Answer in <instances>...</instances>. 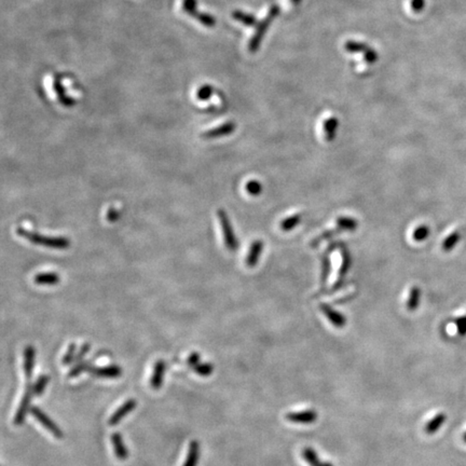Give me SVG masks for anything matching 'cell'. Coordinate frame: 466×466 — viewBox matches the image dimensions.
<instances>
[{
    "label": "cell",
    "instance_id": "603a6c76",
    "mask_svg": "<svg viewBox=\"0 0 466 466\" xmlns=\"http://www.w3.org/2000/svg\"><path fill=\"white\" fill-rule=\"evenodd\" d=\"M446 421V414L445 413H438L437 416L434 417L432 420H430L427 424L425 425V432L429 434V435H432V434H435L440 427H442Z\"/></svg>",
    "mask_w": 466,
    "mask_h": 466
},
{
    "label": "cell",
    "instance_id": "7a4b0ae2",
    "mask_svg": "<svg viewBox=\"0 0 466 466\" xmlns=\"http://www.w3.org/2000/svg\"><path fill=\"white\" fill-rule=\"evenodd\" d=\"M219 223L222 231V237L225 240V245L230 252H237L239 248V241L237 235L234 233V229L231 225V221L229 219V216L225 209H218L217 212Z\"/></svg>",
    "mask_w": 466,
    "mask_h": 466
},
{
    "label": "cell",
    "instance_id": "e0dca14e",
    "mask_svg": "<svg viewBox=\"0 0 466 466\" xmlns=\"http://www.w3.org/2000/svg\"><path fill=\"white\" fill-rule=\"evenodd\" d=\"M61 280L56 272H40L35 276L34 282L38 285H55Z\"/></svg>",
    "mask_w": 466,
    "mask_h": 466
},
{
    "label": "cell",
    "instance_id": "5bb4252c",
    "mask_svg": "<svg viewBox=\"0 0 466 466\" xmlns=\"http://www.w3.org/2000/svg\"><path fill=\"white\" fill-rule=\"evenodd\" d=\"M234 129H235V124L233 122H228L217 127H214V129L212 130H208L205 133H203L202 137L207 138V139H214V138H218L221 136H227L229 135V134L234 132Z\"/></svg>",
    "mask_w": 466,
    "mask_h": 466
},
{
    "label": "cell",
    "instance_id": "8fae6325",
    "mask_svg": "<svg viewBox=\"0 0 466 466\" xmlns=\"http://www.w3.org/2000/svg\"><path fill=\"white\" fill-rule=\"evenodd\" d=\"M89 373L98 376V378H118L122 374V369L117 365H109L105 367H91Z\"/></svg>",
    "mask_w": 466,
    "mask_h": 466
},
{
    "label": "cell",
    "instance_id": "2e32d148",
    "mask_svg": "<svg viewBox=\"0 0 466 466\" xmlns=\"http://www.w3.org/2000/svg\"><path fill=\"white\" fill-rule=\"evenodd\" d=\"M111 443L114 448V453L119 461H125L129 457V452H127L126 447L123 443L122 435L120 433H113L111 435Z\"/></svg>",
    "mask_w": 466,
    "mask_h": 466
},
{
    "label": "cell",
    "instance_id": "30bf717a",
    "mask_svg": "<svg viewBox=\"0 0 466 466\" xmlns=\"http://www.w3.org/2000/svg\"><path fill=\"white\" fill-rule=\"evenodd\" d=\"M24 361H23V369H24V373L25 376H26L27 380L29 381L31 375H33L34 373V367H35V360H36V350L33 346H27L24 349Z\"/></svg>",
    "mask_w": 466,
    "mask_h": 466
},
{
    "label": "cell",
    "instance_id": "8992f818",
    "mask_svg": "<svg viewBox=\"0 0 466 466\" xmlns=\"http://www.w3.org/2000/svg\"><path fill=\"white\" fill-rule=\"evenodd\" d=\"M30 412L31 414H33V416L39 421V422L41 423V425H43L44 427H46V429L51 433V434H53V435L56 437V438H62L63 437V432L62 430L60 429L59 426H57L55 423H54V421L53 420H51L46 413H44L40 408H38V407H31L30 408Z\"/></svg>",
    "mask_w": 466,
    "mask_h": 466
},
{
    "label": "cell",
    "instance_id": "4fadbf2b",
    "mask_svg": "<svg viewBox=\"0 0 466 466\" xmlns=\"http://www.w3.org/2000/svg\"><path fill=\"white\" fill-rule=\"evenodd\" d=\"M165 369H167L165 362L162 360L157 361V363L155 364V367H153V373H152L151 380H150V385L153 390H159V388L162 386Z\"/></svg>",
    "mask_w": 466,
    "mask_h": 466
},
{
    "label": "cell",
    "instance_id": "4316f807",
    "mask_svg": "<svg viewBox=\"0 0 466 466\" xmlns=\"http://www.w3.org/2000/svg\"><path fill=\"white\" fill-rule=\"evenodd\" d=\"M322 270H321V285L324 286L325 283L327 282V280L329 278L330 274V268H331V263L329 256H327V254H325L323 258H322Z\"/></svg>",
    "mask_w": 466,
    "mask_h": 466
},
{
    "label": "cell",
    "instance_id": "83f0119b",
    "mask_svg": "<svg viewBox=\"0 0 466 466\" xmlns=\"http://www.w3.org/2000/svg\"><path fill=\"white\" fill-rule=\"evenodd\" d=\"M263 185H261L260 182L256 180H252L248 181L245 185V190L248 194H251L253 196H258L261 193H263Z\"/></svg>",
    "mask_w": 466,
    "mask_h": 466
},
{
    "label": "cell",
    "instance_id": "cb8c5ba5",
    "mask_svg": "<svg viewBox=\"0 0 466 466\" xmlns=\"http://www.w3.org/2000/svg\"><path fill=\"white\" fill-rule=\"evenodd\" d=\"M340 232H342V231H341V230H340L339 228H337V227L334 228V229L326 230V231H324V232H322L321 234H318L317 237H315L313 240H312V241L310 242V245H311L312 247H315V246H317V245H320V244L322 243V242L331 239L333 237H335V235L339 234Z\"/></svg>",
    "mask_w": 466,
    "mask_h": 466
},
{
    "label": "cell",
    "instance_id": "74e56055",
    "mask_svg": "<svg viewBox=\"0 0 466 466\" xmlns=\"http://www.w3.org/2000/svg\"><path fill=\"white\" fill-rule=\"evenodd\" d=\"M118 219H119V212L116 208L110 207L107 212V220L110 221V222H113V221H116Z\"/></svg>",
    "mask_w": 466,
    "mask_h": 466
},
{
    "label": "cell",
    "instance_id": "4dcf8cb0",
    "mask_svg": "<svg viewBox=\"0 0 466 466\" xmlns=\"http://www.w3.org/2000/svg\"><path fill=\"white\" fill-rule=\"evenodd\" d=\"M195 373L202 376H208L213 373L214 372V366L210 363H200L199 365L195 366L194 368Z\"/></svg>",
    "mask_w": 466,
    "mask_h": 466
},
{
    "label": "cell",
    "instance_id": "ffe728a7",
    "mask_svg": "<svg viewBox=\"0 0 466 466\" xmlns=\"http://www.w3.org/2000/svg\"><path fill=\"white\" fill-rule=\"evenodd\" d=\"M336 227L339 228L341 231H355L359 227V221L352 217L339 216L336 220Z\"/></svg>",
    "mask_w": 466,
    "mask_h": 466
},
{
    "label": "cell",
    "instance_id": "d4e9b609",
    "mask_svg": "<svg viewBox=\"0 0 466 466\" xmlns=\"http://www.w3.org/2000/svg\"><path fill=\"white\" fill-rule=\"evenodd\" d=\"M460 240H461V233L458 231L452 232L450 235H448V237L444 240L443 245H442L443 250L445 252H451L453 248L458 245Z\"/></svg>",
    "mask_w": 466,
    "mask_h": 466
},
{
    "label": "cell",
    "instance_id": "7402d4cb",
    "mask_svg": "<svg viewBox=\"0 0 466 466\" xmlns=\"http://www.w3.org/2000/svg\"><path fill=\"white\" fill-rule=\"evenodd\" d=\"M301 219H302V217L300 214L290 215L289 217H287V218H285V219H283L282 221H280V228L284 232H289V231H291V230H293V229L298 227V225L300 223V221H301Z\"/></svg>",
    "mask_w": 466,
    "mask_h": 466
},
{
    "label": "cell",
    "instance_id": "f1b7e54d",
    "mask_svg": "<svg viewBox=\"0 0 466 466\" xmlns=\"http://www.w3.org/2000/svg\"><path fill=\"white\" fill-rule=\"evenodd\" d=\"M49 380H50V376L48 374H41L35 382V384L33 385L34 395H37V396L38 395H41L44 392V390H46Z\"/></svg>",
    "mask_w": 466,
    "mask_h": 466
},
{
    "label": "cell",
    "instance_id": "6da1fadb",
    "mask_svg": "<svg viewBox=\"0 0 466 466\" xmlns=\"http://www.w3.org/2000/svg\"><path fill=\"white\" fill-rule=\"evenodd\" d=\"M16 232L21 238L29 241L31 244L35 245L54 248V250H65L70 246V241L65 237H48V235H41L38 232H31L25 228H18Z\"/></svg>",
    "mask_w": 466,
    "mask_h": 466
},
{
    "label": "cell",
    "instance_id": "277c9868",
    "mask_svg": "<svg viewBox=\"0 0 466 466\" xmlns=\"http://www.w3.org/2000/svg\"><path fill=\"white\" fill-rule=\"evenodd\" d=\"M184 11L189 15L193 16L195 20L200 21L204 26L213 27L215 25V18L206 13H201L196 10V0H184L183 1Z\"/></svg>",
    "mask_w": 466,
    "mask_h": 466
},
{
    "label": "cell",
    "instance_id": "8d00e7d4",
    "mask_svg": "<svg viewBox=\"0 0 466 466\" xmlns=\"http://www.w3.org/2000/svg\"><path fill=\"white\" fill-rule=\"evenodd\" d=\"M456 324H457V328L459 333L461 335H465L466 334V317L459 318V320H457Z\"/></svg>",
    "mask_w": 466,
    "mask_h": 466
},
{
    "label": "cell",
    "instance_id": "d6a6232c",
    "mask_svg": "<svg viewBox=\"0 0 466 466\" xmlns=\"http://www.w3.org/2000/svg\"><path fill=\"white\" fill-rule=\"evenodd\" d=\"M213 93V88L210 86H203L196 92V97L200 100H206L210 97Z\"/></svg>",
    "mask_w": 466,
    "mask_h": 466
},
{
    "label": "cell",
    "instance_id": "1f68e13d",
    "mask_svg": "<svg viewBox=\"0 0 466 466\" xmlns=\"http://www.w3.org/2000/svg\"><path fill=\"white\" fill-rule=\"evenodd\" d=\"M76 343H70L69 346H68V349L66 351V353L65 355H64L63 357V365L64 366H68L70 365V364H72L74 361H76Z\"/></svg>",
    "mask_w": 466,
    "mask_h": 466
},
{
    "label": "cell",
    "instance_id": "9a60e30c",
    "mask_svg": "<svg viewBox=\"0 0 466 466\" xmlns=\"http://www.w3.org/2000/svg\"><path fill=\"white\" fill-rule=\"evenodd\" d=\"M53 88H54V91L57 95V98H59L60 103L63 106L73 107L75 105V103H76L75 99L67 96V95H66V91H65V89H64V87L62 85V79H61L60 76L55 77L54 82H53Z\"/></svg>",
    "mask_w": 466,
    "mask_h": 466
},
{
    "label": "cell",
    "instance_id": "d6986e66",
    "mask_svg": "<svg viewBox=\"0 0 466 466\" xmlns=\"http://www.w3.org/2000/svg\"><path fill=\"white\" fill-rule=\"evenodd\" d=\"M200 457V444L196 440H192L189 444V450L186 458V461L184 463V466H196L197 461H199Z\"/></svg>",
    "mask_w": 466,
    "mask_h": 466
},
{
    "label": "cell",
    "instance_id": "e575fe53",
    "mask_svg": "<svg viewBox=\"0 0 466 466\" xmlns=\"http://www.w3.org/2000/svg\"><path fill=\"white\" fill-rule=\"evenodd\" d=\"M337 122L335 120H330L329 122L325 125V132H326V139L327 140H333L335 136V129H336Z\"/></svg>",
    "mask_w": 466,
    "mask_h": 466
},
{
    "label": "cell",
    "instance_id": "484cf974",
    "mask_svg": "<svg viewBox=\"0 0 466 466\" xmlns=\"http://www.w3.org/2000/svg\"><path fill=\"white\" fill-rule=\"evenodd\" d=\"M92 367L90 362H80L69 370L68 372V378H76V376L80 375L82 373H89V370Z\"/></svg>",
    "mask_w": 466,
    "mask_h": 466
},
{
    "label": "cell",
    "instance_id": "52a82bcc",
    "mask_svg": "<svg viewBox=\"0 0 466 466\" xmlns=\"http://www.w3.org/2000/svg\"><path fill=\"white\" fill-rule=\"evenodd\" d=\"M317 418H318L317 412L313 409L288 412L286 414V420H288L289 422L297 423V424H312L315 422Z\"/></svg>",
    "mask_w": 466,
    "mask_h": 466
},
{
    "label": "cell",
    "instance_id": "f35d334b",
    "mask_svg": "<svg viewBox=\"0 0 466 466\" xmlns=\"http://www.w3.org/2000/svg\"><path fill=\"white\" fill-rule=\"evenodd\" d=\"M463 440H464V442L466 443V433H465V434H464V435H463Z\"/></svg>",
    "mask_w": 466,
    "mask_h": 466
},
{
    "label": "cell",
    "instance_id": "ac0fdd59",
    "mask_svg": "<svg viewBox=\"0 0 466 466\" xmlns=\"http://www.w3.org/2000/svg\"><path fill=\"white\" fill-rule=\"evenodd\" d=\"M302 457L310 466H334L330 462H322L316 452L310 447H305L302 450Z\"/></svg>",
    "mask_w": 466,
    "mask_h": 466
},
{
    "label": "cell",
    "instance_id": "44dd1931",
    "mask_svg": "<svg viewBox=\"0 0 466 466\" xmlns=\"http://www.w3.org/2000/svg\"><path fill=\"white\" fill-rule=\"evenodd\" d=\"M421 300V289L418 286H412L409 291V296L407 299V309L410 312L416 311L420 304Z\"/></svg>",
    "mask_w": 466,
    "mask_h": 466
},
{
    "label": "cell",
    "instance_id": "7c38bea8",
    "mask_svg": "<svg viewBox=\"0 0 466 466\" xmlns=\"http://www.w3.org/2000/svg\"><path fill=\"white\" fill-rule=\"evenodd\" d=\"M264 242L261 240H255L253 242L246 256V266L248 268H254L258 264L261 254L264 252Z\"/></svg>",
    "mask_w": 466,
    "mask_h": 466
},
{
    "label": "cell",
    "instance_id": "f546056e",
    "mask_svg": "<svg viewBox=\"0 0 466 466\" xmlns=\"http://www.w3.org/2000/svg\"><path fill=\"white\" fill-rule=\"evenodd\" d=\"M430 233H431L430 228L425 225H422V226H419L416 230H414L412 233V238L416 242H422L430 237Z\"/></svg>",
    "mask_w": 466,
    "mask_h": 466
},
{
    "label": "cell",
    "instance_id": "d590c367",
    "mask_svg": "<svg viewBox=\"0 0 466 466\" xmlns=\"http://www.w3.org/2000/svg\"><path fill=\"white\" fill-rule=\"evenodd\" d=\"M200 362H201V355H200V353H197V352L191 353L188 357V360H187L188 366L192 367V368H194L195 366L199 365Z\"/></svg>",
    "mask_w": 466,
    "mask_h": 466
},
{
    "label": "cell",
    "instance_id": "3957f363",
    "mask_svg": "<svg viewBox=\"0 0 466 466\" xmlns=\"http://www.w3.org/2000/svg\"><path fill=\"white\" fill-rule=\"evenodd\" d=\"M33 385L31 383L28 381L26 386H25V393L23 395V398L21 400L20 407L16 411V414L14 417V424L15 425H22L24 423V420L27 416L28 410H30V401L31 397L34 395V390H33Z\"/></svg>",
    "mask_w": 466,
    "mask_h": 466
},
{
    "label": "cell",
    "instance_id": "ba28073f",
    "mask_svg": "<svg viewBox=\"0 0 466 466\" xmlns=\"http://www.w3.org/2000/svg\"><path fill=\"white\" fill-rule=\"evenodd\" d=\"M136 405L137 403L135 399H133V398L127 399L123 405H121L118 409L112 413V416L109 418V420H108V424H109L110 426H114L119 424L121 421L127 416V414L135 409Z\"/></svg>",
    "mask_w": 466,
    "mask_h": 466
},
{
    "label": "cell",
    "instance_id": "836d02e7",
    "mask_svg": "<svg viewBox=\"0 0 466 466\" xmlns=\"http://www.w3.org/2000/svg\"><path fill=\"white\" fill-rule=\"evenodd\" d=\"M90 350H91V344H90V343L87 342V343L82 344V347L80 348L78 354H77V356H76L75 363H76V364H78V363L84 361L86 355H87L89 352H90Z\"/></svg>",
    "mask_w": 466,
    "mask_h": 466
},
{
    "label": "cell",
    "instance_id": "9c48e42d",
    "mask_svg": "<svg viewBox=\"0 0 466 466\" xmlns=\"http://www.w3.org/2000/svg\"><path fill=\"white\" fill-rule=\"evenodd\" d=\"M320 309L322 313L326 316L327 320L337 328H342L347 325V318L344 317L340 312L336 311L333 306L328 303H321Z\"/></svg>",
    "mask_w": 466,
    "mask_h": 466
},
{
    "label": "cell",
    "instance_id": "5b68a950",
    "mask_svg": "<svg viewBox=\"0 0 466 466\" xmlns=\"http://www.w3.org/2000/svg\"><path fill=\"white\" fill-rule=\"evenodd\" d=\"M341 257H342V263H341V267L339 270V274H338L336 282L334 283L333 287H331V291H336L341 288L344 280H346L347 278V274L349 273L351 269V266H352V257H351V254L348 251V248H344V247L341 248Z\"/></svg>",
    "mask_w": 466,
    "mask_h": 466
}]
</instances>
